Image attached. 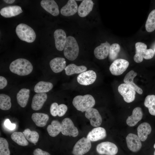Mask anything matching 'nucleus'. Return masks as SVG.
Segmentation results:
<instances>
[{
    "label": "nucleus",
    "mask_w": 155,
    "mask_h": 155,
    "mask_svg": "<svg viewBox=\"0 0 155 155\" xmlns=\"http://www.w3.org/2000/svg\"><path fill=\"white\" fill-rule=\"evenodd\" d=\"M9 68L12 73L19 75L25 76L31 73L33 67L31 63L27 59L19 58L13 61Z\"/></svg>",
    "instance_id": "f257e3e1"
},
{
    "label": "nucleus",
    "mask_w": 155,
    "mask_h": 155,
    "mask_svg": "<svg viewBox=\"0 0 155 155\" xmlns=\"http://www.w3.org/2000/svg\"><path fill=\"white\" fill-rule=\"evenodd\" d=\"M95 103L94 98L90 94L77 96L73 98L72 101V104L76 109L82 112L92 108Z\"/></svg>",
    "instance_id": "f03ea898"
},
{
    "label": "nucleus",
    "mask_w": 155,
    "mask_h": 155,
    "mask_svg": "<svg viewBox=\"0 0 155 155\" xmlns=\"http://www.w3.org/2000/svg\"><path fill=\"white\" fill-rule=\"evenodd\" d=\"M79 47L77 42L73 37H67L64 49V54L65 57L70 61H73L77 57L79 53Z\"/></svg>",
    "instance_id": "7ed1b4c3"
},
{
    "label": "nucleus",
    "mask_w": 155,
    "mask_h": 155,
    "mask_svg": "<svg viewBox=\"0 0 155 155\" xmlns=\"http://www.w3.org/2000/svg\"><path fill=\"white\" fill-rule=\"evenodd\" d=\"M16 32L18 37L22 41L32 43L36 39V34L34 31L26 24L21 23L18 24L16 28Z\"/></svg>",
    "instance_id": "20e7f679"
},
{
    "label": "nucleus",
    "mask_w": 155,
    "mask_h": 155,
    "mask_svg": "<svg viewBox=\"0 0 155 155\" xmlns=\"http://www.w3.org/2000/svg\"><path fill=\"white\" fill-rule=\"evenodd\" d=\"M135 54L134 60L137 63L142 61L143 59H149L154 56V52L152 49H147V45L145 43L138 42L135 44Z\"/></svg>",
    "instance_id": "39448f33"
},
{
    "label": "nucleus",
    "mask_w": 155,
    "mask_h": 155,
    "mask_svg": "<svg viewBox=\"0 0 155 155\" xmlns=\"http://www.w3.org/2000/svg\"><path fill=\"white\" fill-rule=\"evenodd\" d=\"M61 132L66 136L76 137L79 134L78 128L75 126L71 119L68 118L64 119L61 123Z\"/></svg>",
    "instance_id": "423d86ee"
},
{
    "label": "nucleus",
    "mask_w": 155,
    "mask_h": 155,
    "mask_svg": "<svg viewBox=\"0 0 155 155\" xmlns=\"http://www.w3.org/2000/svg\"><path fill=\"white\" fill-rule=\"evenodd\" d=\"M91 146L90 141L87 137H83L74 145L72 153L73 155H83L90 150Z\"/></svg>",
    "instance_id": "0eeeda50"
},
{
    "label": "nucleus",
    "mask_w": 155,
    "mask_h": 155,
    "mask_svg": "<svg viewBox=\"0 0 155 155\" xmlns=\"http://www.w3.org/2000/svg\"><path fill=\"white\" fill-rule=\"evenodd\" d=\"M129 65V62L125 59H116L111 64L109 70L112 75H120L126 70Z\"/></svg>",
    "instance_id": "6e6552de"
},
{
    "label": "nucleus",
    "mask_w": 155,
    "mask_h": 155,
    "mask_svg": "<svg viewBox=\"0 0 155 155\" xmlns=\"http://www.w3.org/2000/svg\"><path fill=\"white\" fill-rule=\"evenodd\" d=\"M96 149L97 152L101 155H115L118 151L116 145L109 142L99 144L97 146Z\"/></svg>",
    "instance_id": "1a4fd4ad"
},
{
    "label": "nucleus",
    "mask_w": 155,
    "mask_h": 155,
    "mask_svg": "<svg viewBox=\"0 0 155 155\" xmlns=\"http://www.w3.org/2000/svg\"><path fill=\"white\" fill-rule=\"evenodd\" d=\"M118 91L125 102L130 103L135 100V91L128 85L125 83L121 84L118 87Z\"/></svg>",
    "instance_id": "9d476101"
},
{
    "label": "nucleus",
    "mask_w": 155,
    "mask_h": 155,
    "mask_svg": "<svg viewBox=\"0 0 155 155\" xmlns=\"http://www.w3.org/2000/svg\"><path fill=\"white\" fill-rule=\"evenodd\" d=\"M96 78V73L89 70L80 73L77 77L78 82L81 85L87 86L92 84Z\"/></svg>",
    "instance_id": "9b49d317"
},
{
    "label": "nucleus",
    "mask_w": 155,
    "mask_h": 155,
    "mask_svg": "<svg viewBox=\"0 0 155 155\" xmlns=\"http://www.w3.org/2000/svg\"><path fill=\"white\" fill-rule=\"evenodd\" d=\"M86 117L88 119L90 124L94 127L100 126L102 123V118L98 111L94 108H91L86 111Z\"/></svg>",
    "instance_id": "f8f14e48"
},
{
    "label": "nucleus",
    "mask_w": 155,
    "mask_h": 155,
    "mask_svg": "<svg viewBox=\"0 0 155 155\" xmlns=\"http://www.w3.org/2000/svg\"><path fill=\"white\" fill-rule=\"evenodd\" d=\"M141 141L137 135L129 133L126 137L127 146L130 150L133 152L139 151L142 146Z\"/></svg>",
    "instance_id": "ddd939ff"
},
{
    "label": "nucleus",
    "mask_w": 155,
    "mask_h": 155,
    "mask_svg": "<svg viewBox=\"0 0 155 155\" xmlns=\"http://www.w3.org/2000/svg\"><path fill=\"white\" fill-rule=\"evenodd\" d=\"M54 36L56 48L59 51H63L67 38L65 32L62 29H57L55 31Z\"/></svg>",
    "instance_id": "4468645a"
},
{
    "label": "nucleus",
    "mask_w": 155,
    "mask_h": 155,
    "mask_svg": "<svg viewBox=\"0 0 155 155\" xmlns=\"http://www.w3.org/2000/svg\"><path fill=\"white\" fill-rule=\"evenodd\" d=\"M106 135L105 129L101 127L93 128L90 131L87 135V138L90 141L95 142L102 140Z\"/></svg>",
    "instance_id": "2eb2a0df"
},
{
    "label": "nucleus",
    "mask_w": 155,
    "mask_h": 155,
    "mask_svg": "<svg viewBox=\"0 0 155 155\" xmlns=\"http://www.w3.org/2000/svg\"><path fill=\"white\" fill-rule=\"evenodd\" d=\"M40 5L42 8L54 16H57L59 13L58 6L54 0H42Z\"/></svg>",
    "instance_id": "dca6fc26"
},
{
    "label": "nucleus",
    "mask_w": 155,
    "mask_h": 155,
    "mask_svg": "<svg viewBox=\"0 0 155 155\" xmlns=\"http://www.w3.org/2000/svg\"><path fill=\"white\" fill-rule=\"evenodd\" d=\"M22 12L21 7L18 5L5 7L2 8L0 11L1 16L6 18L16 16Z\"/></svg>",
    "instance_id": "f3484780"
},
{
    "label": "nucleus",
    "mask_w": 155,
    "mask_h": 155,
    "mask_svg": "<svg viewBox=\"0 0 155 155\" xmlns=\"http://www.w3.org/2000/svg\"><path fill=\"white\" fill-rule=\"evenodd\" d=\"M110 46V44L106 41L96 47L94 51L96 57L100 60L106 58L109 54Z\"/></svg>",
    "instance_id": "a211bd4d"
},
{
    "label": "nucleus",
    "mask_w": 155,
    "mask_h": 155,
    "mask_svg": "<svg viewBox=\"0 0 155 155\" xmlns=\"http://www.w3.org/2000/svg\"><path fill=\"white\" fill-rule=\"evenodd\" d=\"M78 8L75 1L69 0L67 4L61 8L60 12L64 16H70L75 14L77 12Z\"/></svg>",
    "instance_id": "6ab92c4d"
},
{
    "label": "nucleus",
    "mask_w": 155,
    "mask_h": 155,
    "mask_svg": "<svg viewBox=\"0 0 155 155\" xmlns=\"http://www.w3.org/2000/svg\"><path fill=\"white\" fill-rule=\"evenodd\" d=\"M47 98L45 93H37L33 96L31 107L32 109L35 111L40 110L42 107Z\"/></svg>",
    "instance_id": "aec40b11"
},
{
    "label": "nucleus",
    "mask_w": 155,
    "mask_h": 155,
    "mask_svg": "<svg viewBox=\"0 0 155 155\" xmlns=\"http://www.w3.org/2000/svg\"><path fill=\"white\" fill-rule=\"evenodd\" d=\"M142 117L143 113L141 108L136 107L133 109L132 115L127 118L126 123L129 126H134L142 119Z\"/></svg>",
    "instance_id": "412c9836"
},
{
    "label": "nucleus",
    "mask_w": 155,
    "mask_h": 155,
    "mask_svg": "<svg viewBox=\"0 0 155 155\" xmlns=\"http://www.w3.org/2000/svg\"><path fill=\"white\" fill-rule=\"evenodd\" d=\"M66 63L65 58L57 57L50 61L49 65L51 69L53 72L58 73L65 69L66 65Z\"/></svg>",
    "instance_id": "4be33fe9"
},
{
    "label": "nucleus",
    "mask_w": 155,
    "mask_h": 155,
    "mask_svg": "<svg viewBox=\"0 0 155 155\" xmlns=\"http://www.w3.org/2000/svg\"><path fill=\"white\" fill-rule=\"evenodd\" d=\"M93 5L94 3L92 0H83L78 8L79 16L81 17L86 16L92 11Z\"/></svg>",
    "instance_id": "5701e85b"
},
{
    "label": "nucleus",
    "mask_w": 155,
    "mask_h": 155,
    "mask_svg": "<svg viewBox=\"0 0 155 155\" xmlns=\"http://www.w3.org/2000/svg\"><path fill=\"white\" fill-rule=\"evenodd\" d=\"M137 73L133 70H131L125 75L123 80L125 83L132 87L138 94H142L143 93L142 89L135 84L133 81L134 78L137 75Z\"/></svg>",
    "instance_id": "b1692460"
},
{
    "label": "nucleus",
    "mask_w": 155,
    "mask_h": 155,
    "mask_svg": "<svg viewBox=\"0 0 155 155\" xmlns=\"http://www.w3.org/2000/svg\"><path fill=\"white\" fill-rule=\"evenodd\" d=\"M137 130L138 137L141 141L144 142L147 139L148 135L150 133L152 128L149 123L144 122L138 126Z\"/></svg>",
    "instance_id": "393cba45"
},
{
    "label": "nucleus",
    "mask_w": 155,
    "mask_h": 155,
    "mask_svg": "<svg viewBox=\"0 0 155 155\" xmlns=\"http://www.w3.org/2000/svg\"><path fill=\"white\" fill-rule=\"evenodd\" d=\"M30 90L29 89L23 88L17 93L16 98L18 104L22 107L26 105L29 97Z\"/></svg>",
    "instance_id": "a878e982"
},
{
    "label": "nucleus",
    "mask_w": 155,
    "mask_h": 155,
    "mask_svg": "<svg viewBox=\"0 0 155 155\" xmlns=\"http://www.w3.org/2000/svg\"><path fill=\"white\" fill-rule=\"evenodd\" d=\"M49 115L42 113H35L32 115V119L38 127H42L45 126L49 119Z\"/></svg>",
    "instance_id": "bb28decb"
},
{
    "label": "nucleus",
    "mask_w": 155,
    "mask_h": 155,
    "mask_svg": "<svg viewBox=\"0 0 155 155\" xmlns=\"http://www.w3.org/2000/svg\"><path fill=\"white\" fill-rule=\"evenodd\" d=\"M61 123L58 121L53 120L51 124L49 125L46 128L49 135L52 137H55L61 132Z\"/></svg>",
    "instance_id": "cd10ccee"
},
{
    "label": "nucleus",
    "mask_w": 155,
    "mask_h": 155,
    "mask_svg": "<svg viewBox=\"0 0 155 155\" xmlns=\"http://www.w3.org/2000/svg\"><path fill=\"white\" fill-rule=\"evenodd\" d=\"M64 69L65 74L67 75H70L85 71L87 68L84 65L78 66L74 64H70L66 66Z\"/></svg>",
    "instance_id": "c85d7f7f"
},
{
    "label": "nucleus",
    "mask_w": 155,
    "mask_h": 155,
    "mask_svg": "<svg viewBox=\"0 0 155 155\" xmlns=\"http://www.w3.org/2000/svg\"><path fill=\"white\" fill-rule=\"evenodd\" d=\"M53 87V84L50 82L40 81L35 85L34 90L37 93H45L51 90Z\"/></svg>",
    "instance_id": "c756f323"
},
{
    "label": "nucleus",
    "mask_w": 155,
    "mask_h": 155,
    "mask_svg": "<svg viewBox=\"0 0 155 155\" xmlns=\"http://www.w3.org/2000/svg\"><path fill=\"white\" fill-rule=\"evenodd\" d=\"M11 137L13 141L20 146H26L29 144L23 132H14L11 134Z\"/></svg>",
    "instance_id": "7c9ffc66"
},
{
    "label": "nucleus",
    "mask_w": 155,
    "mask_h": 155,
    "mask_svg": "<svg viewBox=\"0 0 155 155\" xmlns=\"http://www.w3.org/2000/svg\"><path fill=\"white\" fill-rule=\"evenodd\" d=\"M145 106L148 108L150 113L155 116V95H150L146 97L144 102Z\"/></svg>",
    "instance_id": "2f4dec72"
},
{
    "label": "nucleus",
    "mask_w": 155,
    "mask_h": 155,
    "mask_svg": "<svg viewBox=\"0 0 155 155\" xmlns=\"http://www.w3.org/2000/svg\"><path fill=\"white\" fill-rule=\"evenodd\" d=\"M23 133L26 139L30 142L35 145V144L38 142L39 135L37 131H32L30 129L27 128L24 130Z\"/></svg>",
    "instance_id": "473e14b6"
},
{
    "label": "nucleus",
    "mask_w": 155,
    "mask_h": 155,
    "mask_svg": "<svg viewBox=\"0 0 155 155\" xmlns=\"http://www.w3.org/2000/svg\"><path fill=\"white\" fill-rule=\"evenodd\" d=\"M145 28L148 32H152L155 30V9L149 13L146 22Z\"/></svg>",
    "instance_id": "72a5a7b5"
},
{
    "label": "nucleus",
    "mask_w": 155,
    "mask_h": 155,
    "mask_svg": "<svg viewBox=\"0 0 155 155\" xmlns=\"http://www.w3.org/2000/svg\"><path fill=\"white\" fill-rule=\"evenodd\" d=\"M11 98L8 95L3 94H0V108L3 110L9 109L11 106Z\"/></svg>",
    "instance_id": "f704fd0d"
},
{
    "label": "nucleus",
    "mask_w": 155,
    "mask_h": 155,
    "mask_svg": "<svg viewBox=\"0 0 155 155\" xmlns=\"http://www.w3.org/2000/svg\"><path fill=\"white\" fill-rule=\"evenodd\" d=\"M120 50V46L117 43H115L110 45L109 53V57L111 61L115 60L117 57Z\"/></svg>",
    "instance_id": "c9c22d12"
},
{
    "label": "nucleus",
    "mask_w": 155,
    "mask_h": 155,
    "mask_svg": "<svg viewBox=\"0 0 155 155\" xmlns=\"http://www.w3.org/2000/svg\"><path fill=\"white\" fill-rule=\"evenodd\" d=\"M10 151L9 148V144L5 139L0 138V155H10Z\"/></svg>",
    "instance_id": "e433bc0d"
},
{
    "label": "nucleus",
    "mask_w": 155,
    "mask_h": 155,
    "mask_svg": "<svg viewBox=\"0 0 155 155\" xmlns=\"http://www.w3.org/2000/svg\"><path fill=\"white\" fill-rule=\"evenodd\" d=\"M67 110V107L66 105L64 104H61L58 106L57 115L61 117L63 116L66 113Z\"/></svg>",
    "instance_id": "4c0bfd02"
},
{
    "label": "nucleus",
    "mask_w": 155,
    "mask_h": 155,
    "mask_svg": "<svg viewBox=\"0 0 155 155\" xmlns=\"http://www.w3.org/2000/svg\"><path fill=\"white\" fill-rule=\"evenodd\" d=\"M59 105L56 102H53L51 105L50 112L52 115L54 117L57 115V111Z\"/></svg>",
    "instance_id": "58836bf2"
},
{
    "label": "nucleus",
    "mask_w": 155,
    "mask_h": 155,
    "mask_svg": "<svg viewBox=\"0 0 155 155\" xmlns=\"http://www.w3.org/2000/svg\"><path fill=\"white\" fill-rule=\"evenodd\" d=\"M4 125L5 128L10 130H14L16 127V125L14 123H11L9 119L5 120Z\"/></svg>",
    "instance_id": "ea45409f"
},
{
    "label": "nucleus",
    "mask_w": 155,
    "mask_h": 155,
    "mask_svg": "<svg viewBox=\"0 0 155 155\" xmlns=\"http://www.w3.org/2000/svg\"><path fill=\"white\" fill-rule=\"evenodd\" d=\"M33 154L34 155H51L48 152L39 148L35 149L33 151Z\"/></svg>",
    "instance_id": "a19ab883"
},
{
    "label": "nucleus",
    "mask_w": 155,
    "mask_h": 155,
    "mask_svg": "<svg viewBox=\"0 0 155 155\" xmlns=\"http://www.w3.org/2000/svg\"><path fill=\"white\" fill-rule=\"evenodd\" d=\"M7 84L6 79L4 77L0 76V89H2L5 87Z\"/></svg>",
    "instance_id": "79ce46f5"
},
{
    "label": "nucleus",
    "mask_w": 155,
    "mask_h": 155,
    "mask_svg": "<svg viewBox=\"0 0 155 155\" xmlns=\"http://www.w3.org/2000/svg\"><path fill=\"white\" fill-rule=\"evenodd\" d=\"M3 1L5 3L8 4H12L13 3L15 0H4Z\"/></svg>",
    "instance_id": "37998d69"
},
{
    "label": "nucleus",
    "mask_w": 155,
    "mask_h": 155,
    "mask_svg": "<svg viewBox=\"0 0 155 155\" xmlns=\"http://www.w3.org/2000/svg\"><path fill=\"white\" fill-rule=\"evenodd\" d=\"M154 147L155 149V143L154 144ZM154 155H155V151L154 153Z\"/></svg>",
    "instance_id": "c03bdc74"
},
{
    "label": "nucleus",
    "mask_w": 155,
    "mask_h": 155,
    "mask_svg": "<svg viewBox=\"0 0 155 155\" xmlns=\"http://www.w3.org/2000/svg\"></svg>",
    "instance_id": "a18cd8bd"
}]
</instances>
